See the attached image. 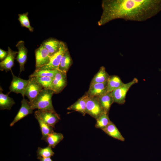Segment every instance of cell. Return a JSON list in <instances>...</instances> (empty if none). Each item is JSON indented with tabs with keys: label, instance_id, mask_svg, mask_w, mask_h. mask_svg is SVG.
<instances>
[{
	"label": "cell",
	"instance_id": "obj_1",
	"mask_svg": "<svg viewBox=\"0 0 161 161\" xmlns=\"http://www.w3.org/2000/svg\"><path fill=\"white\" fill-rule=\"evenodd\" d=\"M103 12L98 24L100 26L116 19L143 21L161 10V1L104 0Z\"/></svg>",
	"mask_w": 161,
	"mask_h": 161
},
{
	"label": "cell",
	"instance_id": "obj_2",
	"mask_svg": "<svg viewBox=\"0 0 161 161\" xmlns=\"http://www.w3.org/2000/svg\"><path fill=\"white\" fill-rule=\"evenodd\" d=\"M54 93L52 90L43 89L32 102H30L32 109L55 111L52 100Z\"/></svg>",
	"mask_w": 161,
	"mask_h": 161
},
{
	"label": "cell",
	"instance_id": "obj_3",
	"mask_svg": "<svg viewBox=\"0 0 161 161\" xmlns=\"http://www.w3.org/2000/svg\"><path fill=\"white\" fill-rule=\"evenodd\" d=\"M68 49L66 44L61 41L59 50L51 56L49 63L38 69L58 70L62 58L65 52Z\"/></svg>",
	"mask_w": 161,
	"mask_h": 161
},
{
	"label": "cell",
	"instance_id": "obj_4",
	"mask_svg": "<svg viewBox=\"0 0 161 161\" xmlns=\"http://www.w3.org/2000/svg\"><path fill=\"white\" fill-rule=\"evenodd\" d=\"M138 82V80L134 78L130 82L124 83L120 87L111 92L113 103L120 104H124L127 93L130 88L133 85Z\"/></svg>",
	"mask_w": 161,
	"mask_h": 161
},
{
	"label": "cell",
	"instance_id": "obj_5",
	"mask_svg": "<svg viewBox=\"0 0 161 161\" xmlns=\"http://www.w3.org/2000/svg\"><path fill=\"white\" fill-rule=\"evenodd\" d=\"M86 114L96 120L104 112L98 98L89 96L86 102Z\"/></svg>",
	"mask_w": 161,
	"mask_h": 161
},
{
	"label": "cell",
	"instance_id": "obj_6",
	"mask_svg": "<svg viewBox=\"0 0 161 161\" xmlns=\"http://www.w3.org/2000/svg\"><path fill=\"white\" fill-rule=\"evenodd\" d=\"M35 118H38L49 125L54 127L55 125L60 119L55 111L38 110L34 113Z\"/></svg>",
	"mask_w": 161,
	"mask_h": 161
},
{
	"label": "cell",
	"instance_id": "obj_7",
	"mask_svg": "<svg viewBox=\"0 0 161 161\" xmlns=\"http://www.w3.org/2000/svg\"><path fill=\"white\" fill-rule=\"evenodd\" d=\"M11 71L13 79L9 88L10 91L8 94L11 92L20 93L23 97H24L25 90L29 83V80H25L17 77L14 75L12 70Z\"/></svg>",
	"mask_w": 161,
	"mask_h": 161
},
{
	"label": "cell",
	"instance_id": "obj_8",
	"mask_svg": "<svg viewBox=\"0 0 161 161\" xmlns=\"http://www.w3.org/2000/svg\"><path fill=\"white\" fill-rule=\"evenodd\" d=\"M28 80L29 83L26 88L24 95L28 98L30 102H32L44 89L34 77H29Z\"/></svg>",
	"mask_w": 161,
	"mask_h": 161
},
{
	"label": "cell",
	"instance_id": "obj_9",
	"mask_svg": "<svg viewBox=\"0 0 161 161\" xmlns=\"http://www.w3.org/2000/svg\"><path fill=\"white\" fill-rule=\"evenodd\" d=\"M35 69L47 65L49 62L51 56L48 51L41 44L35 51Z\"/></svg>",
	"mask_w": 161,
	"mask_h": 161
},
{
	"label": "cell",
	"instance_id": "obj_10",
	"mask_svg": "<svg viewBox=\"0 0 161 161\" xmlns=\"http://www.w3.org/2000/svg\"><path fill=\"white\" fill-rule=\"evenodd\" d=\"M67 83L66 74L58 70L53 78L52 91L54 93H59L66 86Z\"/></svg>",
	"mask_w": 161,
	"mask_h": 161
},
{
	"label": "cell",
	"instance_id": "obj_11",
	"mask_svg": "<svg viewBox=\"0 0 161 161\" xmlns=\"http://www.w3.org/2000/svg\"><path fill=\"white\" fill-rule=\"evenodd\" d=\"M16 47L18 49V53L16 59L19 64L20 74L22 71L24 70V65L27 61L28 50L23 41H19Z\"/></svg>",
	"mask_w": 161,
	"mask_h": 161
},
{
	"label": "cell",
	"instance_id": "obj_12",
	"mask_svg": "<svg viewBox=\"0 0 161 161\" xmlns=\"http://www.w3.org/2000/svg\"><path fill=\"white\" fill-rule=\"evenodd\" d=\"M107 92V81H106L101 83H90L86 94L89 96L98 98Z\"/></svg>",
	"mask_w": 161,
	"mask_h": 161
},
{
	"label": "cell",
	"instance_id": "obj_13",
	"mask_svg": "<svg viewBox=\"0 0 161 161\" xmlns=\"http://www.w3.org/2000/svg\"><path fill=\"white\" fill-rule=\"evenodd\" d=\"M33 110L31 106L30 101L23 97L21 101V107L13 120L10 123V126H12L20 120L32 114Z\"/></svg>",
	"mask_w": 161,
	"mask_h": 161
},
{
	"label": "cell",
	"instance_id": "obj_14",
	"mask_svg": "<svg viewBox=\"0 0 161 161\" xmlns=\"http://www.w3.org/2000/svg\"><path fill=\"white\" fill-rule=\"evenodd\" d=\"M8 54L6 58L0 63V70L5 71L6 72L11 70V68L14 65L15 59L18 52L13 51L8 47Z\"/></svg>",
	"mask_w": 161,
	"mask_h": 161
},
{
	"label": "cell",
	"instance_id": "obj_15",
	"mask_svg": "<svg viewBox=\"0 0 161 161\" xmlns=\"http://www.w3.org/2000/svg\"><path fill=\"white\" fill-rule=\"evenodd\" d=\"M88 97V96L86 94L68 107L67 109L78 112L82 114L83 115H85L86 114V102Z\"/></svg>",
	"mask_w": 161,
	"mask_h": 161
},
{
	"label": "cell",
	"instance_id": "obj_16",
	"mask_svg": "<svg viewBox=\"0 0 161 161\" xmlns=\"http://www.w3.org/2000/svg\"><path fill=\"white\" fill-rule=\"evenodd\" d=\"M102 130L113 138L124 142L125 139L115 125L111 121Z\"/></svg>",
	"mask_w": 161,
	"mask_h": 161
},
{
	"label": "cell",
	"instance_id": "obj_17",
	"mask_svg": "<svg viewBox=\"0 0 161 161\" xmlns=\"http://www.w3.org/2000/svg\"><path fill=\"white\" fill-rule=\"evenodd\" d=\"M60 42L57 39L50 38L45 40L41 44L48 51L51 56L59 50Z\"/></svg>",
	"mask_w": 161,
	"mask_h": 161
},
{
	"label": "cell",
	"instance_id": "obj_18",
	"mask_svg": "<svg viewBox=\"0 0 161 161\" xmlns=\"http://www.w3.org/2000/svg\"><path fill=\"white\" fill-rule=\"evenodd\" d=\"M72 63V61L68 49L65 52L61 60L58 70L66 74Z\"/></svg>",
	"mask_w": 161,
	"mask_h": 161
},
{
	"label": "cell",
	"instance_id": "obj_19",
	"mask_svg": "<svg viewBox=\"0 0 161 161\" xmlns=\"http://www.w3.org/2000/svg\"><path fill=\"white\" fill-rule=\"evenodd\" d=\"M3 89L0 88V109L1 110H10L13 105L15 104L13 99L10 97L8 94H4L2 93Z\"/></svg>",
	"mask_w": 161,
	"mask_h": 161
},
{
	"label": "cell",
	"instance_id": "obj_20",
	"mask_svg": "<svg viewBox=\"0 0 161 161\" xmlns=\"http://www.w3.org/2000/svg\"><path fill=\"white\" fill-rule=\"evenodd\" d=\"M104 112L108 113L113 100L111 92H107L97 98Z\"/></svg>",
	"mask_w": 161,
	"mask_h": 161
},
{
	"label": "cell",
	"instance_id": "obj_21",
	"mask_svg": "<svg viewBox=\"0 0 161 161\" xmlns=\"http://www.w3.org/2000/svg\"><path fill=\"white\" fill-rule=\"evenodd\" d=\"M124 83L118 76L113 75L109 76L107 81V92H110L117 89Z\"/></svg>",
	"mask_w": 161,
	"mask_h": 161
},
{
	"label": "cell",
	"instance_id": "obj_22",
	"mask_svg": "<svg viewBox=\"0 0 161 161\" xmlns=\"http://www.w3.org/2000/svg\"><path fill=\"white\" fill-rule=\"evenodd\" d=\"M109 76L106 72L105 67L102 66L93 78L90 83L104 82L107 81Z\"/></svg>",
	"mask_w": 161,
	"mask_h": 161
},
{
	"label": "cell",
	"instance_id": "obj_23",
	"mask_svg": "<svg viewBox=\"0 0 161 161\" xmlns=\"http://www.w3.org/2000/svg\"><path fill=\"white\" fill-rule=\"evenodd\" d=\"M64 136L61 133H56L54 131L49 134L47 137L46 142L52 148L55 147L64 139Z\"/></svg>",
	"mask_w": 161,
	"mask_h": 161
},
{
	"label": "cell",
	"instance_id": "obj_24",
	"mask_svg": "<svg viewBox=\"0 0 161 161\" xmlns=\"http://www.w3.org/2000/svg\"><path fill=\"white\" fill-rule=\"evenodd\" d=\"M58 71L57 69H35L29 77H47L53 78Z\"/></svg>",
	"mask_w": 161,
	"mask_h": 161
},
{
	"label": "cell",
	"instance_id": "obj_25",
	"mask_svg": "<svg viewBox=\"0 0 161 161\" xmlns=\"http://www.w3.org/2000/svg\"><path fill=\"white\" fill-rule=\"evenodd\" d=\"M96 120L95 127L102 130L106 128L111 122L109 117L108 113L105 112L103 113Z\"/></svg>",
	"mask_w": 161,
	"mask_h": 161
},
{
	"label": "cell",
	"instance_id": "obj_26",
	"mask_svg": "<svg viewBox=\"0 0 161 161\" xmlns=\"http://www.w3.org/2000/svg\"><path fill=\"white\" fill-rule=\"evenodd\" d=\"M39 123L41 131L42 137L41 140L46 141L48 135L53 131L52 127L47 124L40 119L36 118Z\"/></svg>",
	"mask_w": 161,
	"mask_h": 161
},
{
	"label": "cell",
	"instance_id": "obj_27",
	"mask_svg": "<svg viewBox=\"0 0 161 161\" xmlns=\"http://www.w3.org/2000/svg\"><path fill=\"white\" fill-rule=\"evenodd\" d=\"M34 78L36 81L44 89L52 90V78L47 77Z\"/></svg>",
	"mask_w": 161,
	"mask_h": 161
},
{
	"label": "cell",
	"instance_id": "obj_28",
	"mask_svg": "<svg viewBox=\"0 0 161 161\" xmlns=\"http://www.w3.org/2000/svg\"><path fill=\"white\" fill-rule=\"evenodd\" d=\"M28 12L21 14H18V20L22 27L28 29L31 32H33L34 31V28L30 25V22L28 17Z\"/></svg>",
	"mask_w": 161,
	"mask_h": 161
},
{
	"label": "cell",
	"instance_id": "obj_29",
	"mask_svg": "<svg viewBox=\"0 0 161 161\" xmlns=\"http://www.w3.org/2000/svg\"><path fill=\"white\" fill-rule=\"evenodd\" d=\"M51 148L49 145L44 148L38 147L37 151L38 157L49 158L53 156L54 152L52 151Z\"/></svg>",
	"mask_w": 161,
	"mask_h": 161
},
{
	"label": "cell",
	"instance_id": "obj_30",
	"mask_svg": "<svg viewBox=\"0 0 161 161\" xmlns=\"http://www.w3.org/2000/svg\"><path fill=\"white\" fill-rule=\"evenodd\" d=\"M8 54V51H5L0 49V60L2 61L7 56Z\"/></svg>",
	"mask_w": 161,
	"mask_h": 161
},
{
	"label": "cell",
	"instance_id": "obj_31",
	"mask_svg": "<svg viewBox=\"0 0 161 161\" xmlns=\"http://www.w3.org/2000/svg\"><path fill=\"white\" fill-rule=\"evenodd\" d=\"M37 159L39 160L40 161H52L50 157L42 158L41 157H38Z\"/></svg>",
	"mask_w": 161,
	"mask_h": 161
}]
</instances>
